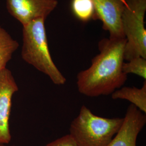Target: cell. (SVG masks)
Listing matches in <instances>:
<instances>
[{
    "label": "cell",
    "mask_w": 146,
    "mask_h": 146,
    "mask_svg": "<svg viewBox=\"0 0 146 146\" xmlns=\"http://www.w3.org/2000/svg\"><path fill=\"white\" fill-rule=\"evenodd\" d=\"M19 90L11 70L5 68L0 72V143L8 144L11 140L10 116L12 100Z\"/></svg>",
    "instance_id": "obj_5"
},
{
    "label": "cell",
    "mask_w": 146,
    "mask_h": 146,
    "mask_svg": "<svg viewBox=\"0 0 146 146\" xmlns=\"http://www.w3.org/2000/svg\"><path fill=\"white\" fill-rule=\"evenodd\" d=\"M126 40L104 38L99 43V54L92 60L90 66L77 75L80 93L88 97L111 94L127 80L123 73L124 50Z\"/></svg>",
    "instance_id": "obj_1"
},
{
    "label": "cell",
    "mask_w": 146,
    "mask_h": 146,
    "mask_svg": "<svg viewBox=\"0 0 146 146\" xmlns=\"http://www.w3.org/2000/svg\"><path fill=\"white\" fill-rule=\"evenodd\" d=\"M113 100H128L136 107L146 113V81L143 82L141 88L135 87H124L118 89L111 94Z\"/></svg>",
    "instance_id": "obj_9"
},
{
    "label": "cell",
    "mask_w": 146,
    "mask_h": 146,
    "mask_svg": "<svg viewBox=\"0 0 146 146\" xmlns=\"http://www.w3.org/2000/svg\"><path fill=\"white\" fill-rule=\"evenodd\" d=\"M45 19H39L23 26L21 57L26 62L46 75L53 84L63 85L66 78L54 62L49 49Z\"/></svg>",
    "instance_id": "obj_2"
},
{
    "label": "cell",
    "mask_w": 146,
    "mask_h": 146,
    "mask_svg": "<svg viewBox=\"0 0 146 146\" xmlns=\"http://www.w3.org/2000/svg\"><path fill=\"white\" fill-rule=\"evenodd\" d=\"M93 19L102 22L104 29L110 33V38H125L122 27L125 0H93Z\"/></svg>",
    "instance_id": "obj_7"
},
{
    "label": "cell",
    "mask_w": 146,
    "mask_h": 146,
    "mask_svg": "<svg viewBox=\"0 0 146 146\" xmlns=\"http://www.w3.org/2000/svg\"><path fill=\"white\" fill-rule=\"evenodd\" d=\"M72 10L78 19L87 22L93 19L94 6L93 0H72Z\"/></svg>",
    "instance_id": "obj_11"
},
{
    "label": "cell",
    "mask_w": 146,
    "mask_h": 146,
    "mask_svg": "<svg viewBox=\"0 0 146 146\" xmlns=\"http://www.w3.org/2000/svg\"><path fill=\"white\" fill-rule=\"evenodd\" d=\"M122 70L126 75L134 74L146 80V58L137 57L131 59L127 63H123Z\"/></svg>",
    "instance_id": "obj_12"
},
{
    "label": "cell",
    "mask_w": 146,
    "mask_h": 146,
    "mask_svg": "<svg viewBox=\"0 0 146 146\" xmlns=\"http://www.w3.org/2000/svg\"><path fill=\"white\" fill-rule=\"evenodd\" d=\"M19 47V43L0 26V72L6 68L7 63Z\"/></svg>",
    "instance_id": "obj_10"
},
{
    "label": "cell",
    "mask_w": 146,
    "mask_h": 146,
    "mask_svg": "<svg viewBox=\"0 0 146 146\" xmlns=\"http://www.w3.org/2000/svg\"><path fill=\"white\" fill-rule=\"evenodd\" d=\"M146 123V114L130 104L119 131L107 146H136L137 136Z\"/></svg>",
    "instance_id": "obj_8"
},
{
    "label": "cell",
    "mask_w": 146,
    "mask_h": 146,
    "mask_svg": "<svg viewBox=\"0 0 146 146\" xmlns=\"http://www.w3.org/2000/svg\"><path fill=\"white\" fill-rule=\"evenodd\" d=\"M123 122V117L106 118L95 115L82 105L70 124L69 134L78 146H107Z\"/></svg>",
    "instance_id": "obj_3"
},
{
    "label": "cell",
    "mask_w": 146,
    "mask_h": 146,
    "mask_svg": "<svg viewBox=\"0 0 146 146\" xmlns=\"http://www.w3.org/2000/svg\"><path fill=\"white\" fill-rule=\"evenodd\" d=\"M58 4L57 0H7L9 13L23 26L39 19H46Z\"/></svg>",
    "instance_id": "obj_6"
},
{
    "label": "cell",
    "mask_w": 146,
    "mask_h": 146,
    "mask_svg": "<svg viewBox=\"0 0 146 146\" xmlns=\"http://www.w3.org/2000/svg\"><path fill=\"white\" fill-rule=\"evenodd\" d=\"M46 146H78L73 137L67 134L48 143Z\"/></svg>",
    "instance_id": "obj_13"
},
{
    "label": "cell",
    "mask_w": 146,
    "mask_h": 146,
    "mask_svg": "<svg viewBox=\"0 0 146 146\" xmlns=\"http://www.w3.org/2000/svg\"><path fill=\"white\" fill-rule=\"evenodd\" d=\"M0 146H9L8 144H3V143H0Z\"/></svg>",
    "instance_id": "obj_14"
},
{
    "label": "cell",
    "mask_w": 146,
    "mask_h": 146,
    "mask_svg": "<svg viewBox=\"0 0 146 146\" xmlns=\"http://www.w3.org/2000/svg\"><path fill=\"white\" fill-rule=\"evenodd\" d=\"M146 0H125L122 27L125 36L124 60L146 58V31L144 19Z\"/></svg>",
    "instance_id": "obj_4"
}]
</instances>
